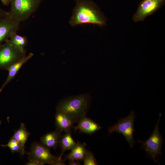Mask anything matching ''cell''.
<instances>
[{
	"label": "cell",
	"instance_id": "cell-1",
	"mask_svg": "<svg viewBox=\"0 0 165 165\" xmlns=\"http://www.w3.org/2000/svg\"><path fill=\"white\" fill-rule=\"evenodd\" d=\"M76 2L69 21L71 26L91 24L104 26L106 24L107 18L94 2L91 0Z\"/></svg>",
	"mask_w": 165,
	"mask_h": 165
},
{
	"label": "cell",
	"instance_id": "cell-2",
	"mask_svg": "<svg viewBox=\"0 0 165 165\" xmlns=\"http://www.w3.org/2000/svg\"><path fill=\"white\" fill-rule=\"evenodd\" d=\"M91 101L89 94L68 97L61 100L56 108L57 111L61 112L69 117L75 123H78L86 116Z\"/></svg>",
	"mask_w": 165,
	"mask_h": 165
},
{
	"label": "cell",
	"instance_id": "cell-3",
	"mask_svg": "<svg viewBox=\"0 0 165 165\" xmlns=\"http://www.w3.org/2000/svg\"><path fill=\"white\" fill-rule=\"evenodd\" d=\"M42 0H11L9 16L20 23L27 19L38 9Z\"/></svg>",
	"mask_w": 165,
	"mask_h": 165
},
{
	"label": "cell",
	"instance_id": "cell-4",
	"mask_svg": "<svg viewBox=\"0 0 165 165\" xmlns=\"http://www.w3.org/2000/svg\"><path fill=\"white\" fill-rule=\"evenodd\" d=\"M161 116L160 114L154 130L149 138L144 141L137 140L138 142L141 144L140 148L144 149L156 163H157V157L162 154V146L164 141L159 127Z\"/></svg>",
	"mask_w": 165,
	"mask_h": 165
},
{
	"label": "cell",
	"instance_id": "cell-5",
	"mask_svg": "<svg viewBox=\"0 0 165 165\" xmlns=\"http://www.w3.org/2000/svg\"><path fill=\"white\" fill-rule=\"evenodd\" d=\"M136 116L134 111H132L128 116L119 119L117 123L108 127V135L115 132L122 134L132 148L135 143L133 134L135 131L134 123Z\"/></svg>",
	"mask_w": 165,
	"mask_h": 165
},
{
	"label": "cell",
	"instance_id": "cell-6",
	"mask_svg": "<svg viewBox=\"0 0 165 165\" xmlns=\"http://www.w3.org/2000/svg\"><path fill=\"white\" fill-rule=\"evenodd\" d=\"M25 56V51L20 50L6 40L0 45V69H7Z\"/></svg>",
	"mask_w": 165,
	"mask_h": 165
},
{
	"label": "cell",
	"instance_id": "cell-7",
	"mask_svg": "<svg viewBox=\"0 0 165 165\" xmlns=\"http://www.w3.org/2000/svg\"><path fill=\"white\" fill-rule=\"evenodd\" d=\"M28 158L29 160H34L41 165L48 163L53 165L59 157L51 154L48 148L38 142H34L31 144Z\"/></svg>",
	"mask_w": 165,
	"mask_h": 165
},
{
	"label": "cell",
	"instance_id": "cell-8",
	"mask_svg": "<svg viewBox=\"0 0 165 165\" xmlns=\"http://www.w3.org/2000/svg\"><path fill=\"white\" fill-rule=\"evenodd\" d=\"M165 0H143L133 16L135 22L144 21L148 16L154 14L165 4Z\"/></svg>",
	"mask_w": 165,
	"mask_h": 165
},
{
	"label": "cell",
	"instance_id": "cell-9",
	"mask_svg": "<svg viewBox=\"0 0 165 165\" xmlns=\"http://www.w3.org/2000/svg\"><path fill=\"white\" fill-rule=\"evenodd\" d=\"M20 23L10 18L8 14L0 19V45L9 39L13 33L16 32Z\"/></svg>",
	"mask_w": 165,
	"mask_h": 165
},
{
	"label": "cell",
	"instance_id": "cell-10",
	"mask_svg": "<svg viewBox=\"0 0 165 165\" xmlns=\"http://www.w3.org/2000/svg\"><path fill=\"white\" fill-rule=\"evenodd\" d=\"M77 123L76 126H73L74 130H78L80 132L89 134L95 133L101 128L99 124L86 116L81 118Z\"/></svg>",
	"mask_w": 165,
	"mask_h": 165
},
{
	"label": "cell",
	"instance_id": "cell-11",
	"mask_svg": "<svg viewBox=\"0 0 165 165\" xmlns=\"http://www.w3.org/2000/svg\"><path fill=\"white\" fill-rule=\"evenodd\" d=\"M33 55V54L32 53H30L28 55H26L7 68L6 70L8 71V75L6 79L0 88V93L4 87L13 79L22 66L28 61Z\"/></svg>",
	"mask_w": 165,
	"mask_h": 165
},
{
	"label": "cell",
	"instance_id": "cell-12",
	"mask_svg": "<svg viewBox=\"0 0 165 165\" xmlns=\"http://www.w3.org/2000/svg\"><path fill=\"white\" fill-rule=\"evenodd\" d=\"M55 119L56 129L61 132L71 131L73 127L74 122L69 117L61 112L57 111Z\"/></svg>",
	"mask_w": 165,
	"mask_h": 165
},
{
	"label": "cell",
	"instance_id": "cell-13",
	"mask_svg": "<svg viewBox=\"0 0 165 165\" xmlns=\"http://www.w3.org/2000/svg\"><path fill=\"white\" fill-rule=\"evenodd\" d=\"M62 133L57 129L48 133L41 138V142L48 148L56 149L62 136Z\"/></svg>",
	"mask_w": 165,
	"mask_h": 165
},
{
	"label": "cell",
	"instance_id": "cell-14",
	"mask_svg": "<svg viewBox=\"0 0 165 165\" xmlns=\"http://www.w3.org/2000/svg\"><path fill=\"white\" fill-rule=\"evenodd\" d=\"M86 144L85 142L80 143L78 142L71 150V152L67 155L64 159H73L76 160L82 161L86 150Z\"/></svg>",
	"mask_w": 165,
	"mask_h": 165
},
{
	"label": "cell",
	"instance_id": "cell-15",
	"mask_svg": "<svg viewBox=\"0 0 165 165\" xmlns=\"http://www.w3.org/2000/svg\"><path fill=\"white\" fill-rule=\"evenodd\" d=\"M59 143L61 149V152L59 156L60 159H61L62 156L65 151L71 150L76 144L72 137L71 131L65 132L62 136Z\"/></svg>",
	"mask_w": 165,
	"mask_h": 165
},
{
	"label": "cell",
	"instance_id": "cell-16",
	"mask_svg": "<svg viewBox=\"0 0 165 165\" xmlns=\"http://www.w3.org/2000/svg\"><path fill=\"white\" fill-rule=\"evenodd\" d=\"M7 40L13 46L22 51H25L24 48L28 42L27 38L26 37L17 35L16 32H15L10 36Z\"/></svg>",
	"mask_w": 165,
	"mask_h": 165
},
{
	"label": "cell",
	"instance_id": "cell-17",
	"mask_svg": "<svg viewBox=\"0 0 165 165\" xmlns=\"http://www.w3.org/2000/svg\"><path fill=\"white\" fill-rule=\"evenodd\" d=\"M23 123L21 124L20 128L15 131L12 136L18 142L22 147L24 148V145L29 135Z\"/></svg>",
	"mask_w": 165,
	"mask_h": 165
},
{
	"label": "cell",
	"instance_id": "cell-18",
	"mask_svg": "<svg viewBox=\"0 0 165 165\" xmlns=\"http://www.w3.org/2000/svg\"><path fill=\"white\" fill-rule=\"evenodd\" d=\"M2 147H8L12 153L17 152L22 155H24L26 152L24 148L20 145L18 142L13 137L6 145H0Z\"/></svg>",
	"mask_w": 165,
	"mask_h": 165
},
{
	"label": "cell",
	"instance_id": "cell-19",
	"mask_svg": "<svg viewBox=\"0 0 165 165\" xmlns=\"http://www.w3.org/2000/svg\"><path fill=\"white\" fill-rule=\"evenodd\" d=\"M83 161H84V165H97L98 163H97L93 153L86 149Z\"/></svg>",
	"mask_w": 165,
	"mask_h": 165
},
{
	"label": "cell",
	"instance_id": "cell-20",
	"mask_svg": "<svg viewBox=\"0 0 165 165\" xmlns=\"http://www.w3.org/2000/svg\"><path fill=\"white\" fill-rule=\"evenodd\" d=\"M26 165H41V164L37 161L34 160H29V161L27 162Z\"/></svg>",
	"mask_w": 165,
	"mask_h": 165
},
{
	"label": "cell",
	"instance_id": "cell-21",
	"mask_svg": "<svg viewBox=\"0 0 165 165\" xmlns=\"http://www.w3.org/2000/svg\"><path fill=\"white\" fill-rule=\"evenodd\" d=\"M69 160V164L70 165H80L81 164L78 160L73 159H70Z\"/></svg>",
	"mask_w": 165,
	"mask_h": 165
},
{
	"label": "cell",
	"instance_id": "cell-22",
	"mask_svg": "<svg viewBox=\"0 0 165 165\" xmlns=\"http://www.w3.org/2000/svg\"><path fill=\"white\" fill-rule=\"evenodd\" d=\"M7 12L0 8V19L5 16L8 14Z\"/></svg>",
	"mask_w": 165,
	"mask_h": 165
},
{
	"label": "cell",
	"instance_id": "cell-23",
	"mask_svg": "<svg viewBox=\"0 0 165 165\" xmlns=\"http://www.w3.org/2000/svg\"><path fill=\"white\" fill-rule=\"evenodd\" d=\"M2 3L5 5H8L10 3L11 0H0Z\"/></svg>",
	"mask_w": 165,
	"mask_h": 165
},
{
	"label": "cell",
	"instance_id": "cell-24",
	"mask_svg": "<svg viewBox=\"0 0 165 165\" xmlns=\"http://www.w3.org/2000/svg\"><path fill=\"white\" fill-rule=\"evenodd\" d=\"M1 121L0 120V125L1 124Z\"/></svg>",
	"mask_w": 165,
	"mask_h": 165
},
{
	"label": "cell",
	"instance_id": "cell-25",
	"mask_svg": "<svg viewBox=\"0 0 165 165\" xmlns=\"http://www.w3.org/2000/svg\"><path fill=\"white\" fill-rule=\"evenodd\" d=\"M76 1H78L80 0H75Z\"/></svg>",
	"mask_w": 165,
	"mask_h": 165
}]
</instances>
